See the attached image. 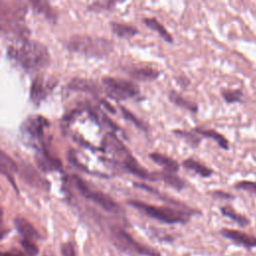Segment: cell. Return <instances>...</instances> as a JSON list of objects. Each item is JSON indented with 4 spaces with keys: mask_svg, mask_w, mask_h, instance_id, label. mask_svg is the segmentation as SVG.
Segmentation results:
<instances>
[{
    "mask_svg": "<svg viewBox=\"0 0 256 256\" xmlns=\"http://www.w3.org/2000/svg\"><path fill=\"white\" fill-rule=\"evenodd\" d=\"M111 235L114 245L125 253L139 256H161L159 251L138 242L122 228H113Z\"/></svg>",
    "mask_w": 256,
    "mask_h": 256,
    "instance_id": "obj_5",
    "label": "cell"
},
{
    "mask_svg": "<svg viewBox=\"0 0 256 256\" xmlns=\"http://www.w3.org/2000/svg\"><path fill=\"white\" fill-rule=\"evenodd\" d=\"M220 234L223 237L243 247H246V248L256 247V236L254 235H250L245 232L235 230V229H229V228H222L220 230Z\"/></svg>",
    "mask_w": 256,
    "mask_h": 256,
    "instance_id": "obj_9",
    "label": "cell"
},
{
    "mask_svg": "<svg viewBox=\"0 0 256 256\" xmlns=\"http://www.w3.org/2000/svg\"><path fill=\"white\" fill-rule=\"evenodd\" d=\"M144 24L151 30L158 33V35L167 43H173V36L168 32V30L159 22L155 17H147L143 19Z\"/></svg>",
    "mask_w": 256,
    "mask_h": 256,
    "instance_id": "obj_18",
    "label": "cell"
},
{
    "mask_svg": "<svg viewBox=\"0 0 256 256\" xmlns=\"http://www.w3.org/2000/svg\"><path fill=\"white\" fill-rule=\"evenodd\" d=\"M21 245L23 249L26 251V253H28L30 256H36L38 254V248L35 244L32 243L31 240L23 239L21 241Z\"/></svg>",
    "mask_w": 256,
    "mask_h": 256,
    "instance_id": "obj_31",
    "label": "cell"
},
{
    "mask_svg": "<svg viewBox=\"0 0 256 256\" xmlns=\"http://www.w3.org/2000/svg\"><path fill=\"white\" fill-rule=\"evenodd\" d=\"M212 195L216 196V197H221V198H225V199H233L234 196L229 194V193H226L224 191H219V190H215V191H212L211 193Z\"/></svg>",
    "mask_w": 256,
    "mask_h": 256,
    "instance_id": "obj_33",
    "label": "cell"
},
{
    "mask_svg": "<svg viewBox=\"0 0 256 256\" xmlns=\"http://www.w3.org/2000/svg\"><path fill=\"white\" fill-rule=\"evenodd\" d=\"M110 26L113 33L120 38L131 39L139 34V30L133 25L120 23V22H111Z\"/></svg>",
    "mask_w": 256,
    "mask_h": 256,
    "instance_id": "obj_17",
    "label": "cell"
},
{
    "mask_svg": "<svg viewBox=\"0 0 256 256\" xmlns=\"http://www.w3.org/2000/svg\"><path fill=\"white\" fill-rule=\"evenodd\" d=\"M50 89H52L50 81H47L43 78H37L31 86V100L35 103L41 102L47 96Z\"/></svg>",
    "mask_w": 256,
    "mask_h": 256,
    "instance_id": "obj_12",
    "label": "cell"
},
{
    "mask_svg": "<svg viewBox=\"0 0 256 256\" xmlns=\"http://www.w3.org/2000/svg\"><path fill=\"white\" fill-rule=\"evenodd\" d=\"M15 226L18 232L24 237V239L32 240V239H38L39 235L35 228L25 219L23 218H17L15 219Z\"/></svg>",
    "mask_w": 256,
    "mask_h": 256,
    "instance_id": "obj_19",
    "label": "cell"
},
{
    "mask_svg": "<svg viewBox=\"0 0 256 256\" xmlns=\"http://www.w3.org/2000/svg\"><path fill=\"white\" fill-rule=\"evenodd\" d=\"M159 179L160 181L165 182L167 185L170 187L176 189V190H182L186 187V184L184 180L179 178L177 175L173 173H168V172H159Z\"/></svg>",
    "mask_w": 256,
    "mask_h": 256,
    "instance_id": "obj_21",
    "label": "cell"
},
{
    "mask_svg": "<svg viewBox=\"0 0 256 256\" xmlns=\"http://www.w3.org/2000/svg\"><path fill=\"white\" fill-rule=\"evenodd\" d=\"M221 96L225 100L226 103L232 104L236 102H240L243 96V92L241 89H222L221 90Z\"/></svg>",
    "mask_w": 256,
    "mask_h": 256,
    "instance_id": "obj_25",
    "label": "cell"
},
{
    "mask_svg": "<svg viewBox=\"0 0 256 256\" xmlns=\"http://www.w3.org/2000/svg\"><path fill=\"white\" fill-rule=\"evenodd\" d=\"M127 203L148 217L167 224H185L190 219V216L195 213V210L191 209L157 206L139 200H128Z\"/></svg>",
    "mask_w": 256,
    "mask_h": 256,
    "instance_id": "obj_3",
    "label": "cell"
},
{
    "mask_svg": "<svg viewBox=\"0 0 256 256\" xmlns=\"http://www.w3.org/2000/svg\"><path fill=\"white\" fill-rule=\"evenodd\" d=\"M234 187L240 190L247 191L250 194L256 196V181H249V180H242L234 184Z\"/></svg>",
    "mask_w": 256,
    "mask_h": 256,
    "instance_id": "obj_29",
    "label": "cell"
},
{
    "mask_svg": "<svg viewBox=\"0 0 256 256\" xmlns=\"http://www.w3.org/2000/svg\"><path fill=\"white\" fill-rule=\"evenodd\" d=\"M3 235H4V233H0V238H2Z\"/></svg>",
    "mask_w": 256,
    "mask_h": 256,
    "instance_id": "obj_36",
    "label": "cell"
},
{
    "mask_svg": "<svg viewBox=\"0 0 256 256\" xmlns=\"http://www.w3.org/2000/svg\"><path fill=\"white\" fill-rule=\"evenodd\" d=\"M149 158L158 166L162 167L164 169V172L175 174L179 171V163L167 155L161 154L159 152H152L149 154Z\"/></svg>",
    "mask_w": 256,
    "mask_h": 256,
    "instance_id": "obj_11",
    "label": "cell"
},
{
    "mask_svg": "<svg viewBox=\"0 0 256 256\" xmlns=\"http://www.w3.org/2000/svg\"><path fill=\"white\" fill-rule=\"evenodd\" d=\"M104 151L111 154L124 170L147 181H159V173L146 170L133 156L131 151L113 133H108L103 139Z\"/></svg>",
    "mask_w": 256,
    "mask_h": 256,
    "instance_id": "obj_1",
    "label": "cell"
},
{
    "mask_svg": "<svg viewBox=\"0 0 256 256\" xmlns=\"http://www.w3.org/2000/svg\"><path fill=\"white\" fill-rule=\"evenodd\" d=\"M133 185H134V187H136V188H140V189H144V190H146V191H148L149 193H152V194H154V195H157V196H159V197H161L162 199H164L165 201H168L169 203H172V204H174V205H177V206H179L180 208L181 207H183V208H187L184 204H182L181 202H178V201H174L173 199H170V198H168L167 196H163V195H161L159 192L160 191H158V190H156L155 188H153V187H151L150 185H148V184H145V183H140V182H134L133 183Z\"/></svg>",
    "mask_w": 256,
    "mask_h": 256,
    "instance_id": "obj_27",
    "label": "cell"
},
{
    "mask_svg": "<svg viewBox=\"0 0 256 256\" xmlns=\"http://www.w3.org/2000/svg\"><path fill=\"white\" fill-rule=\"evenodd\" d=\"M182 166L189 170L192 171L198 175H200L203 178H208L213 174V170L209 168L208 166L202 164L201 162L193 159V158H187L182 162Z\"/></svg>",
    "mask_w": 256,
    "mask_h": 256,
    "instance_id": "obj_16",
    "label": "cell"
},
{
    "mask_svg": "<svg viewBox=\"0 0 256 256\" xmlns=\"http://www.w3.org/2000/svg\"><path fill=\"white\" fill-rule=\"evenodd\" d=\"M68 50L82 54L88 57H105L109 55L113 49L112 41L90 35H74L67 42Z\"/></svg>",
    "mask_w": 256,
    "mask_h": 256,
    "instance_id": "obj_4",
    "label": "cell"
},
{
    "mask_svg": "<svg viewBox=\"0 0 256 256\" xmlns=\"http://www.w3.org/2000/svg\"><path fill=\"white\" fill-rule=\"evenodd\" d=\"M127 73L132 79L141 81V82L153 81V80L157 79L161 74V72L159 70H157L153 67H150V66L132 68Z\"/></svg>",
    "mask_w": 256,
    "mask_h": 256,
    "instance_id": "obj_10",
    "label": "cell"
},
{
    "mask_svg": "<svg viewBox=\"0 0 256 256\" xmlns=\"http://www.w3.org/2000/svg\"><path fill=\"white\" fill-rule=\"evenodd\" d=\"M220 211L224 216L232 219L233 221L238 223L240 226H246L250 223V220L245 215H242L236 212L231 206H222L220 208Z\"/></svg>",
    "mask_w": 256,
    "mask_h": 256,
    "instance_id": "obj_22",
    "label": "cell"
},
{
    "mask_svg": "<svg viewBox=\"0 0 256 256\" xmlns=\"http://www.w3.org/2000/svg\"><path fill=\"white\" fill-rule=\"evenodd\" d=\"M102 84L106 94L117 101L127 100L134 98L139 95L140 90L137 84L132 81L115 78V77H104Z\"/></svg>",
    "mask_w": 256,
    "mask_h": 256,
    "instance_id": "obj_6",
    "label": "cell"
},
{
    "mask_svg": "<svg viewBox=\"0 0 256 256\" xmlns=\"http://www.w3.org/2000/svg\"><path fill=\"white\" fill-rule=\"evenodd\" d=\"M47 121L39 116L29 118L24 124V131L30 135V137H40L42 135L43 128L47 126Z\"/></svg>",
    "mask_w": 256,
    "mask_h": 256,
    "instance_id": "obj_13",
    "label": "cell"
},
{
    "mask_svg": "<svg viewBox=\"0 0 256 256\" xmlns=\"http://www.w3.org/2000/svg\"><path fill=\"white\" fill-rule=\"evenodd\" d=\"M31 5L33 6V8L41 15H44V17H46L48 20H55V13L52 10V7L46 3V2H32Z\"/></svg>",
    "mask_w": 256,
    "mask_h": 256,
    "instance_id": "obj_26",
    "label": "cell"
},
{
    "mask_svg": "<svg viewBox=\"0 0 256 256\" xmlns=\"http://www.w3.org/2000/svg\"><path fill=\"white\" fill-rule=\"evenodd\" d=\"M17 165L5 152L0 149V171L4 174H10L16 172Z\"/></svg>",
    "mask_w": 256,
    "mask_h": 256,
    "instance_id": "obj_23",
    "label": "cell"
},
{
    "mask_svg": "<svg viewBox=\"0 0 256 256\" xmlns=\"http://www.w3.org/2000/svg\"><path fill=\"white\" fill-rule=\"evenodd\" d=\"M74 182L78 191L84 198L97 204L103 210L110 213H119L122 211L120 205L117 202H115L109 195L102 193L101 191L92 189L82 179L78 177H74Z\"/></svg>",
    "mask_w": 256,
    "mask_h": 256,
    "instance_id": "obj_7",
    "label": "cell"
},
{
    "mask_svg": "<svg viewBox=\"0 0 256 256\" xmlns=\"http://www.w3.org/2000/svg\"><path fill=\"white\" fill-rule=\"evenodd\" d=\"M0 33L8 38L22 42L29 36L28 28L20 22V19L0 14Z\"/></svg>",
    "mask_w": 256,
    "mask_h": 256,
    "instance_id": "obj_8",
    "label": "cell"
},
{
    "mask_svg": "<svg viewBox=\"0 0 256 256\" xmlns=\"http://www.w3.org/2000/svg\"><path fill=\"white\" fill-rule=\"evenodd\" d=\"M9 57L26 70H40L50 62V54L40 42L25 40L8 50Z\"/></svg>",
    "mask_w": 256,
    "mask_h": 256,
    "instance_id": "obj_2",
    "label": "cell"
},
{
    "mask_svg": "<svg viewBox=\"0 0 256 256\" xmlns=\"http://www.w3.org/2000/svg\"><path fill=\"white\" fill-rule=\"evenodd\" d=\"M168 99L174 105H176L180 108H183L185 110H188L192 113H196L198 111V105L195 102H193L189 99H186L185 97H183V95H181L180 93H178L175 90H170V92L168 94Z\"/></svg>",
    "mask_w": 256,
    "mask_h": 256,
    "instance_id": "obj_15",
    "label": "cell"
},
{
    "mask_svg": "<svg viewBox=\"0 0 256 256\" xmlns=\"http://www.w3.org/2000/svg\"><path fill=\"white\" fill-rule=\"evenodd\" d=\"M193 132L201 135L204 138L212 139L213 141H215L218 144V146L220 148H222L224 150L229 149L228 140L222 134L218 133L217 131H215L213 129H204V128H200V127H195V128H193Z\"/></svg>",
    "mask_w": 256,
    "mask_h": 256,
    "instance_id": "obj_14",
    "label": "cell"
},
{
    "mask_svg": "<svg viewBox=\"0 0 256 256\" xmlns=\"http://www.w3.org/2000/svg\"><path fill=\"white\" fill-rule=\"evenodd\" d=\"M0 256H22V255L19 254V253L13 254V253H3V252H0Z\"/></svg>",
    "mask_w": 256,
    "mask_h": 256,
    "instance_id": "obj_35",
    "label": "cell"
},
{
    "mask_svg": "<svg viewBox=\"0 0 256 256\" xmlns=\"http://www.w3.org/2000/svg\"><path fill=\"white\" fill-rule=\"evenodd\" d=\"M116 5V2L113 1H101V2H94L89 6V10L92 11H105L111 10Z\"/></svg>",
    "mask_w": 256,
    "mask_h": 256,
    "instance_id": "obj_30",
    "label": "cell"
},
{
    "mask_svg": "<svg viewBox=\"0 0 256 256\" xmlns=\"http://www.w3.org/2000/svg\"><path fill=\"white\" fill-rule=\"evenodd\" d=\"M62 256H76L74 247L71 243H66L62 246Z\"/></svg>",
    "mask_w": 256,
    "mask_h": 256,
    "instance_id": "obj_32",
    "label": "cell"
},
{
    "mask_svg": "<svg viewBox=\"0 0 256 256\" xmlns=\"http://www.w3.org/2000/svg\"><path fill=\"white\" fill-rule=\"evenodd\" d=\"M119 108H120V110H121V112H122V114H123V116L127 119V120H129L130 122H132L138 129H140V130H143V131H147L148 129H147V125L142 121V120H140L139 118H137L132 112H130L127 108H125V107H123V106H119Z\"/></svg>",
    "mask_w": 256,
    "mask_h": 256,
    "instance_id": "obj_28",
    "label": "cell"
},
{
    "mask_svg": "<svg viewBox=\"0 0 256 256\" xmlns=\"http://www.w3.org/2000/svg\"><path fill=\"white\" fill-rule=\"evenodd\" d=\"M71 89L85 91L89 93H96L99 91V87L96 83L87 79H73L70 82Z\"/></svg>",
    "mask_w": 256,
    "mask_h": 256,
    "instance_id": "obj_20",
    "label": "cell"
},
{
    "mask_svg": "<svg viewBox=\"0 0 256 256\" xmlns=\"http://www.w3.org/2000/svg\"><path fill=\"white\" fill-rule=\"evenodd\" d=\"M173 133L178 137L184 139L192 147H198L201 142V138L195 132L193 133V132H188L182 129H176V130H173Z\"/></svg>",
    "mask_w": 256,
    "mask_h": 256,
    "instance_id": "obj_24",
    "label": "cell"
},
{
    "mask_svg": "<svg viewBox=\"0 0 256 256\" xmlns=\"http://www.w3.org/2000/svg\"><path fill=\"white\" fill-rule=\"evenodd\" d=\"M176 81H177V83L178 84H180L181 86H183V82H185V84L186 85H189V79L188 78H186L185 76H183V75H179L177 78H176Z\"/></svg>",
    "mask_w": 256,
    "mask_h": 256,
    "instance_id": "obj_34",
    "label": "cell"
}]
</instances>
